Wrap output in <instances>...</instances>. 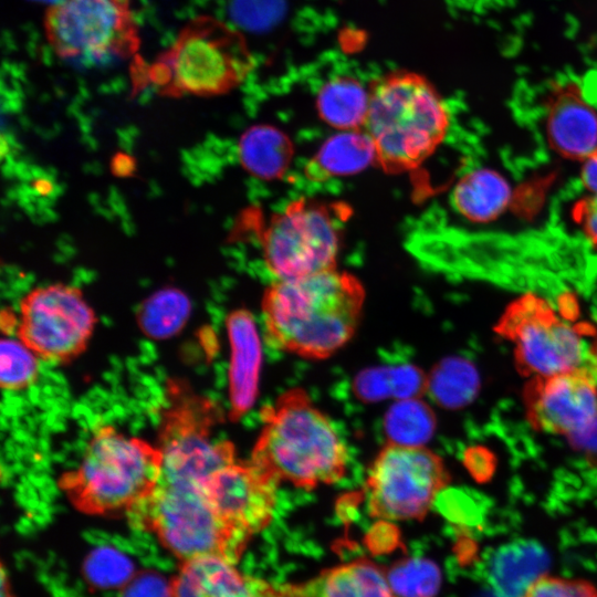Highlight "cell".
<instances>
[{"label":"cell","instance_id":"d6a6232c","mask_svg":"<svg viewBox=\"0 0 597 597\" xmlns=\"http://www.w3.org/2000/svg\"><path fill=\"white\" fill-rule=\"evenodd\" d=\"M586 367L589 369L597 384V335L595 336L591 345L588 346V358Z\"/></svg>","mask_w":597,"mask_h":597},{"label":"cell","instance_id":"5b68a950","mask_svg":"<svg viewBox=\"0 0 597 597\" xmlns=\"http://www.w3.org/2000/svg\"><path fill=\"white\" fill-rule=\"evenodd\" d=\"M449 126L447 105L425 76L397 70L371 83L364 128L385 171L417 168L442 143Z\"/></svg>","mask_w":597,"mask_h":597},{"label":"cell","instance_id":"484cf974","mask_svg":"<svg viewBox=\"0 0 597 597\" xmlns=\"http://www.w3.org/2000/svg\"><path fill=\"white\" fill-rule=\"evenodd\" d=\"M40 358L19 338L0 343V386L18 392L32 386L39 376Z\"/></svg>","mask_w":597,"mask_h":597},{"label":"cell","instance_id":"3957f363","mask_svg":"<svg viewBox=\"0 0 597 597\" xmlns=\"http://www.w3.org/2000/svg\"><path fill=\"white\" fill-rule=\"evenodd\" d=\"M255 61L243 35L209 15L190 20L151 62L133 60V87L169 97L217 96L241 85Z\"/></svg>","mask_w":597,"mask_h":597},{"label":"cell","instance_id":"e0dca14e","mask_svg":"<svg viewBox=\"0 0 597 597\" xmlns=\"http://www.w3.org/2000/svg\"><path fill=\"white\" fill-rule=\"evenodd\" d=\"M282 597H398L387 570L368 558H357L300 583L279 587Z\"/></svg>","mask_w":597,"mask_h":597},{"label":"cell","instance_id":"9c48e42d","mask_svg":"<svg viewBox=\"0 0 597 597\" xmlns=\"http://www.w3.org/2000/svg\"><path fill=\"white\" fill-rule=\"evenodd\" d=\"M450 478L443 459L430 449L389 442L365 479L368 511L385 521L422 520Z\"/></svg>","mask_w":597,"mask_h":597},{"label":"cell","instance_id":"7402d4cb","mask_svg":"<svg viewBox=\"0 0 597 597\" xmlns=\"http://www.w3.org/2000/svg\"><path fill=\"white\" fill-rule=\"evenodd\" d=\"M292 147L289 139L269 125L250 127L240 138L239 157L256 177L274 178L289 165Z\"/></svg>","mask_w":597,"mask_h":597},{"label":"cell","instance_id":"4316f807","mask_svg":"<svg viewBox=\"0 0 597 597\" xmlns=\"http://www.w3.org/2000/svg\"><path fill=\"white\" fill-rule=\"evenodd\" d=\"M86 582L95 588L124 587L135 576L133 562L113 547L93 549L83 563Z\"/></svg>","mask_w":597,"mask_h":597},{"label":"cell","instance_id":"52a82bcc","mask_svg":"<svg viewBox=\"0 0 597 597\" xmlns=\"http://www.w3.org/2000/svg\"><path fill=\"white\" fill-rule=\"evenodd\" d=\"M345 208L300 199L274 214L261 242L275 280L306 276L336 268Z\"/></svg>","mask_w":597,"mask_h":597},{"label":"cell","instance_id":"8992f818","mask_svg":"<svg viewBox=\"0 0 597 597\" xmlns=\"http://www.w3.org/2000/svg\"><path fill=\"white\" fill-rule=\"evenodd\" d=\"M125 516L180 562L217 555L237 564L251 540L218 515L201 483L186 479L161 476L153 492Z\"/></svg>","mask_w":597,"mask_h":597},{"label":"cell","instance_id":"f1b7e54d","mask_svg":"<svg viewBox=\"0 0 597 597\" xmlns=\"http://www.w3.org/2000/svg\"><path fill=\"white\" fill-rule=\"evenodd\" d=\"M123 588L121 597H170L171 582L157 573L146 572L135 575Z\"/></svg>","mask_w":597,"mask_h":597},{"label":"cell","instance_id":"f546056e","mask_svg":"<svg viewBox=\"0 0 597 597\" xmlns=\"http://www.w3.org/2000/svg\"><path fill=\"white\" fill-rule=\"evenodd\" d=\"M573 213L585 239L597 250V196L583 198L575 205Z\"/></svg>","mask_w":597,"mask_h":597},{"label":"cell","instance_id":"ba28073f","mask_svg":"<svg viewBox=\"0 0 597 597\" xmlns=\"http://www.w3.org/2000/svg\"><path fill=\"white\" fill-rule=\"evenodd\" d=\"M46 40L61 59L102 62L137 55L130 0H60L44 14Z\"/></svg>","mask_w":597,"mask_h":597},{"label":"cell","instance_id":"d4e9b609","mask_svg":"<svg viewBox=\"0 0 597 597\" xmlns=\"http://www.w3.org/2000/svg\"><path fill=\"white\" fill-rule=\"evenodd\" d=\"M387 576L398 597H434L441 584L438 566L419 557L396 563Z\"/></svg>","mask_w":597,"mask_h":597},{"label":"cell","instance_id":"ffe728a7","mask_svg":"<svg viewBox=\"0 0 597 597\" xmlns=\"http://www.w3.org/2000/svg\"><path fill=\"white\" fill-rule=\"evenodd\" d=\"M512 191L509 182L496 171L480 168L464 175L455 185L451 201L454 209L474 222H488L509 206Z\"/></svg>","mask_w":597,"mask_h":597},{"label":"cell","instance_id":"d6986e66","mask_svg":"<svg viewBox=\"0 0 597 597\" xmlns=\"http://www.w3.org/2000/svg\"><path fill=\"white\" fill-rule=\"evenodd\" d=\"M547 567L548 556L538 544L519 541L495 551L486 576L498 597H523Z\"/></svg>","mask_w":597,"mask_h":597},{"label":"cell","instance_id":"603a6c76","mask_svg":"<svg viewBox=\"0 0 597 597\" xmlns=\"http://www.w3.org/2000/svg\"><path fill=\"white\" fill-rule=\"evenodd\" d=\"M373 160H376V154L367 133L345 130L326 140L314 165L327 177L346 176L363 170Z\"/></svg>","mask_w":597,"mask_h":597},{"label":"cell","instance_id":"4fadbf2b","mask_svg":"<svg viewBox=\"0 0 597 597\" xmlns=\"http://www.w3.org/2000/svg\"><path fill=\"white\" fill-rule=\"evenodd\" d=\"M522 397L536 431L575 440L597 425V384L587 367L530 377Z\"/></svg>","mask_w":597,"mask_h":597},{"label":"cell","instance_id":"9a60e30c","mask_svg":"<svg viewBox=\"0 0 597 597\" xmlns=\"http://www.w3.org/2000/svg\"><path fill=\"white\" fill-rule=\"evenodd\" d=\"M544 108L547 140L557 154L583 163L597 156V112L577 82L553 83Z\"/></svg>","mask_w":597,"mask_h":597},{"label":"cell","instance_id":"e575fe53","mask_svg":"<svg viewBox=\"0 0 597 597\" xmlns=\"http://www.w3.org/2000/svg\"><path fill=\"white\" fill-rule=\"evenodd\" d=\"M33 1L46 2V3H49V6H51V4H54V3L59 2L60 0H33Z\"/></svg>","mask_w":597,"mask_h":597},{"label":"cell","instance_id":"277c9868","mask_svg":"<svg viewBox=\"0 0 597 597\" xmlns=\"http://www.w3.org/2000/svg\"><path fill=\"white\" fill-rule=\"evenodd\" d=\"M163 468L158 443L104 423L92 432L78 464L59 476L57 488L83 514L126 515L153 492Z\"/></svg>","mask_w":597,"mask_h":597},{"label":"cell","instance_id":"7a4b0ae2","mask_svg":"<svg viewBox=\"0 0 597 597\" xmlns=\"http://www.w3.org/2000/svg\"><path fill=\"white\" fill-rule=\"evenodd\" d=\"M250 461L280 484L313 490L341 481L348 451L329 418L303 388H290L261 409Z\"/></svg>","mask_w":597,"mask_h":597},{"label":"cell","instance_id":"30bf717a","mask_svg":"<svg viewBox=\"0 0 597 597\" xmlns=\"http://www.w3.org/2000/svg\"><path fill=\"white\" fill-rule=\"evenodd\" d=\"M495 332L513 344L515 366L523 376H548L587 365L588 347L578 328L538 295L527 293L513 301Z\"/></svg>","mask_w":597,"mask_h":597},{"label":"cell","instance_id":"6da1fadb","mask_svg":"<svg viewBox=\"0 0 597 597\" xmlns=\"http://www.w3.org/2000/svg\"><path fill=\"white\" fill-rule=\"evenodd\" d=\"M364 302L360 281L336 268L275 280L262 298L265 339L285 354L326 359L354 336Z\"/></svg>","mask_w":597,"mask_h":597},{"label":"cell","instance_id":"cb8c5ba5","mask_svg":"<svg viewBox=\"0 0 597 597\" xmlns=\"http://www.w3.org/2000/svg\"><path fill=\"white\" fill-rule=\"evenodd\" d=\"M191 310L190 300L179 289L167 286L153 293L138 311L140 328L153 337H167L186 323Z\"/></svg>","mask_w":597,"mask_h":597},{"label":"cell","instance_id":"4dcf8cb0","mask_svg":"<svg viewBox=\"0 0 597 597\" xmlns=\"http://www.w3.org/2000/svg\"><path fill=\"white\" fill-rule=\"evenodd\" d=\"M580 177L590 195L597 196V156L584 161Z\"/></svg>","mask_w":597,"mask_h":597},{"label":"cell","instance_id":"5bb4252c","mask_svg":"<svg viewBox=\"0 0 597 597\" xmlns=\"http://www.w3.org/2000/svg\"><path fill=\"white\" fill-rule=\"evenodd\" d=\"M280 483L250 460H233L202 483L218 515L233 530L252 538L273 520Z\"/></svg>","mask_w":597,"mask_h":597},{"label":"cell","instance_id":"2e32d148","mask_svg":"<svg viewBox=\"0 0 597 597\" xmlns=\"http://www.w3.org/2000/svg\"><path fill=\"white\" fill-rule=\"evenodd\" d=\"M170 582V597H282L279 588L217 555L180 562Z\"/></svg>","mask_w":597,"mask_h":597},{"label":"cell","instance_id":"ac0fdd59","mask_svg":"<svg viewBox=\"0 0 597 597\" xmlns=\"http://www.w3.org/2000/svg\"><path fill=\"white\" fill-rule=\"evenodd\" d=\"M231 346L229 365L230 418L235 421L253 407L258 392L261 344L253 316L235 310L226 318Z\"/></svg>","mask_w":597,"mask_h":597},{"label":"cell","instance_id":"836d02e7","mask_svg":"<svg viewBox=\"0 0 597 597\" xmlns=\"http://www.w3.org/2000/svg\"><path fill=\"white\" fill-rule=\"evenodd\" d=\"M1 597H14L3 565L1 566Z\"/></svg>","mask_w":597,"mask_h":597},{"label":"cell","instance_id":"7c38bea8","mask_svg":"<svg viewBox=\"0 0 597 597\" xmlns=\"http://www.w3.org/2000/svg\"><path fill=\"white\" fill-rule=\"evenodd\" d=\"M212 409L209 401L189 398L167 410L158 442L164 454L161 476L203 483L237 459L232 442L211 437Z\"/></svg>","mask_w":597,"mask_h":597},{"label":"cell","instance_id":"83f0119b","mask_svg":"<svg viewBox=\"0 0 597 597\" xmlns=\"http://www.w3.org/2000/svg\"><path fill=\"white\" fill-rule=\"evenodd\" d=\"M523 597H597L596 588L587 582L544 575Z\"/></svg>","mask_w":597,"mask_h":597},{"label":"cell","instance_id":"1f68e13d","mask_svg":"<svg viewBox=\"0 0 597 597\" xmlns=\"http://www.w3.org/2000/svg\"><path fill=\"white\" fill-rule=\"evenodd\" d=\"M112 168L118 176L129 175L134 168L133 160L130 157L119 154L114 158Z\"/></svg>","mask_w":597,"mask_h":597},{"label":"cell","instance_id":"8fae6325","mask_svg":"<svg viewBox=\"0 0 597 597\" xmlns=\"http://www.w3.org/2000/svg\"><path fill=\"white\" fill-rule=\"evenodd\" d=\"M96 321L80 289L56 283L22 297L15 333L40 360L62 365L85 352Z\"/></svg>","mask_w":597,"mask_h":597},{"label":"cell","instance_id":"44dd1931","mask_svg":"<svg viewBox=\"0 0 597 597\" xmlns=\"http://www.w3.org/2000/svg\"><path fill=\"white\" fill-rule=\"evenodd\" d=\"M368 107L369 88L347 75L329 78L316 95L320 117L342 130H358L364 127Z\"/></svg>","mask_w":597,"mask_h":597}]
</instances>
